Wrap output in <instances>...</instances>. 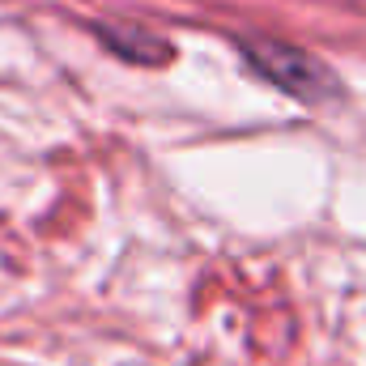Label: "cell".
Returning a JSON list of instances; mask_svg holds the SVG:
<instances>
[{
    "label": "cell",
    "instance_id": "1",
    "mask_svg": "<svg viewBox=\"0 0 366 366\" xmlns=\"http://www.w3.org/2000/svg\"><path fill=\"white\" fill-rule=\"evenodd\" d=\"M243 56H247V64L260 77H269L277 90H285L298 102H328V98L341 94L332 69L324 60H315L311 51L294 47V43H281V39H243Z\"/></svg>",
    "mask_w": 366,
    "mask_h": 366
},
{
    "label": "cell",
    "instance_id": "2",
    "mask_svg": "<svg viewBox=\"0 0 366 366\" xmlns=\"http://www.w3.org/2000/svg\"><path fill=\"white\" fill-rule=\"evenodd\" d=\"M98 39L119 56V60H132V64H167L171 60V43L149 34L145 26H115V21H102L98 26Z\"/></svg>",
    "mask_w": 366,
    "mask_h": 366
}]
</instances>
